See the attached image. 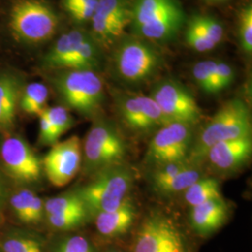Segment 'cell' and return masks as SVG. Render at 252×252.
Masks as SVG:
<instances>
[{
  "label": "cell",
  "mask_w": 252,
  "mask_h": 252,
  "mask_svg": "<svg viewBox=\"0 0 252 252\" xmlns=\"http://www.w3.org/2000/svg\"><path fill=\"white\" fill-rule=\"evenodd\" d=\"M4 201H5V189H4L2 182L0 181V212L2 210L3 205H4Z\"/></svg>",
  "instance_id": "38"
},
{
  "label": "cell",
  "mask_w": 252,
  "mask_h": 252,
  "mask_svg": "<svg viewBox=\"0 0 252 252\" xmlns=\"http://www.w3.org/2000/svg\"><path fill=\"white\" fill-rule=\"evenodd\" d=\"M191 162L189 160H182L177 162H165L153 166V171L151 174V181L153 188L156 191L162 187L166 182H168L178 175L180 172L188 167Z\"/></svg>",
  "instance_id": "25"
},
{
  "label": "cell",
  "mask_w": 252,
  "mask_h": 252,
  "mask_svg": "<svg viewBox=\"0 0 252 252\" xmlns=\"http://www.w3.org/2000/svg\"><path fill=\"white\" fill-rule=\"evenodd\" d=\"M39 142L42 145H54L52 130L45 111L39 115Z\"/></svg>",
  "instance_id": "35"
},
{
  "label": "cell",
  "mask_w": 252,
  "mask_h": 252,
  "mask_svg": "<svg viewBox=\"0 0 252 252\" xmlns=\"http://www.w3.org/2000/svg\"><path fill=\"white\" fill-rule=\"evenodd\" d=\"M44 111L50 123L53 141L55 144L58 139L72 127L74 120L67 108L62 106L47 108Z\"/></svg>",
  "instance_id": "23"
},
{
  "label": "cell",
  "mask_w": 252,
  "mask_h": 252,
  "mask_svg": "<svg viewBox=\"0 0 252 252\" xmlns=\"http://www.w3.org/2000/svg\"><path fill=\"white\" fill-rule=\"evenodd\" d=\"M200 164L190 163L188 167L180 172L168 182H166L162 187L157 190L162 195H171L180 192H184L190 187L194 182L203 178L205 175L203 170L199 166Z\"/></svg>",
  "instance_id": "22"
},
{
  "label": "cell",
  "mask_w": 252,
  "mask_h": 252,
  "mask_svg": "<svg viewBox=\"0 0 252 252\" xmlns=\"http://www.w3.org/2000/svg\"><path fill=\"white\" fill-rule=\"evenodd\" d=\"M58 24L57 13L42 0H16L9 10V29L23 42H44L54 36Z\"/></svg>",
  "instance_id": "6"
},
{
  "label": "cell",
  "mask_w": 252,
  "mask_h": 252,
  "mask_svg": "<svg viewBox=\"0 0 252 252\" xmlns=\"http://www.w3.org/2000/svg\"><path fill=\"white\" fill-rule=\"evenodd\" d=\"M57 252H94V249L87 238L74 235L65 238L59 245Z\"/></svg>",
  "instance_id": "33"
},
{
  "label": "cell",
  "mask_w": 252,
  "mask_h": 252,
  "mask_svg": "<svg viewBox=\"0 0 252 252\" xmlns=\"http://www.w3.org/2000/svg\"><path fill=\"white\" fill-rule=\"evenodd\" d=\"M133 252H191L189 239L174 218L154 210L145 217L134 238Z\"/></svg>",
  "instance_id": "7"
},
{
  "label": "cell",
  "mask_w": 252,
  "mask_h": 252,
  "mask_svg": "<svg viewBox=\"0 0 252 252\" xmlns=\"http://www.w3.org/2000/svg\"><path fill=\"white\" fill-rule=\"evenodd\" d=\"M185 22L178 0H135L131 8V25L135 35L164 41L176 36Z\"/></svg>",
  "instance_id": "2"
},
{
  "label": "cell",
  "mask_w": 252,
  "mask_h": 252,
  "mask_svg": "<svg viewBox=\"0 0 252 252\" xmlns=\"http://www.w3.org/2000/svg\"><path fill=\"white\" fill-rule=\"evenodd\" d=\"M194 136V125L168 123L154 133L147 150L146 161L154 166L187 160Z\"/></svg>",
  "instance_id": "9"
},
{
  "label": "cell",
  "mask_w": 252,
  "mask_h": 252,
  "mask_svg": "<svg viewBox=\"0 0 252 252\" xmlns=\"http://www.w3.org/2000/svg\"><path fill=\"white\" fill-rule=\"evenodd\" d=\"M134 180V172L124 162L96 173L92 181L81 187L77 193L89 215L94 217L120 207L128 198Z\"/></svg>",
  "instance_id": "3"
},
{
  "label": "cell",
  "mask_w": 252,
  "mask_h": 252,
  "mask_svg": "<svg viewBox=\"0 0 252 252\" xmlns=\"http://www.w3.org/2000/svg\"><path fill=\"white\" fill-rule=\"evenodd\" d=\"M162 64V55L158 50L140 38L123 40L114 54L116 73L128 84L138 85L152 80Z\"/></svg>",
  "instance_id": "8"
},
{
  "label": "cell",
  "mask_w": 252,
  "mask_h": 252,
  "mask_svg": "<svg viewBox=\"0 0 252 252\" xmlns=\"http://www.w3.org/2000/svg\"><path fill=\"white\" fill-rule=\"evenodd\" d=\"M83 1L84 0H63V7L65 8V9H70Z\"/></svg>",
  "instance_id": "37"
},
{
  "label": "cell",
  "mask_w": 252,
  "mask_h": 252,
  "mask_svg": "<svg viewBox=\"0 0 252 252\" xmlns=\"http://www.w3.org/2000/svg\"><path fill=\"white\" fill-rule=\"evenodd\" d=\"M1 158L13 180L25 184L39 180L42 163L24 139L17 136L6 138L1 148Z\"/></svg>",
  "instance_id": "13"
},
{
  "label": "cell",
  "mask_w": 252,
  "mask_h": 252,
  "mask_svg": "<svg viewBox=\"0 0 252 252\" xmlns=\"http://www.w3.org/2000/svg\"><path fill=\"white\" fill-rule=\"evenodd\" d=\"M238 38L244 53H252V6L247 4L238 15Z\"/></svg>",
  "instance_id": "26"
},
{
  "label": "cell",
  "mask_w": 252,
  "mask_h": 252,
  "mask_svg": "<svg viewBox=\"0 0 252 252\" xmlns=\"http://www.w3.org/2000/svg\"><path fill=\"white\" fill-rule=\"evenodd\" d=\"M150 96L170 122L188 123L195 126L202 118V111L196 100L179 81L165 79L157 82Z\"/></svg>",
  "instance_id": "11"
},
{
  "label": "cell",
  "mask_w": 252,
  "mask_h": 252,
  "mask_svg": "<svg viewBox=\"0 0 252 252\" xmlns=\"http://www.w3.org/2000/svg\"><path fill=\"white\" fill-rule=\"evenodd\" d=\"M2 251L3 252H44L38 241L24 235L7 237L2 243Z\"/></svg>",
  "instance_id": "28"
},
{
  "label": "cell",
  "mask_w": 252,
  "mask_h": 252,
  "mask_svg": "<svg viewBox=\"0 0 252 252\" xmlns=\"http://www.w3.org/2000/svg\"><path fill=\"white\" fill-rule=\"evenodd\" d=\"M208 2H212V3H218V2H222V1H226V0H206Z\"/></svg>",
  "instance_id": "39"
},
{
  "label": "cell",
  "mask_w": 252,
  "mask_h": 252,
  "mask_svg": "<svg viewBox=\"0 0 252 252\" xmlns=\"http://www.w3.org/2000/svg\"><path fill=\"white\" fill-rule=\"evenodd\" d=\"M35 196L36 194L33 191L23 189L11 197L10 205L20 220L29 223L30 209Z\"/></svg>",
  "instance_id": "29"
},
{
  "label": "cell",
  "mask_w": 252,
  "mask_h": 252,
  "mask_svg": "<svg viewBox=\"0 0 252 252\" xmlns=\"http://www.w3.org/2000/svg\"><path fill=\"white\" fill-rule=\"evenodd\" d=\"M89 217L88 214L73 213V214H59V215H49L47 216L50 224L54 228L59 230H71L81 224Z\"/></svg>",
  "instance_id": "30"
},
{
  "label": "cell",
  "mask_w": 252,
  "mask_h": 252,
  "mask_svg": "<svg viewBox=\"0 0 252 252\" xmlns=\"http://www.w3.org/2000/svg\"><path fill=\"white\" fill-rule=\"evenodd\" d=\"M44 211L47 216L73 213L89 215L83 201L77 192H70L47 200L44 203Z\"/></svg>",
  "instance_id": "21"
},
{
  "label": "cell",
  "mask_w": 252,
  "mask_h": 252,
  "mask_svg": "<svg viewBox=\"0 0 252 252\" xmlns=\"http://www.w3.org/2000/svg\"><path fill=\"white\" fill-rule=\"evenodd\" d=\"M44 213V203L38 196H35L29 214V223L36 222L41 220Z\"/></svg>",
  "instance_id": "36"
},
{
  "label": "cell",
  "mask_w": 252,
  "mask_h": 252,
  "mask_svg": "<svg viewBox=\"0 0 252 252\" xmlns=\"http://www.w3.org/2000/svg\"><path fill=\"white\" fill-rule=\"evenodd\" d=\"M199 23L207 35L216 45H219L224 37V27L222 24L209 15H197Z\"/></svg>",
  "instance_id": "31"
},
{
  "label": "cell",
  "mask_w": 252,
  "mask_h": 252,
  "mask_svg": "<svg viewBox=\"0 0 252 252\" xmlns=\"http://www.w3.org/2000/svg\"><path fill=\"white\" fill-rule=\"evenodd\" d=\"M81 162V139L73 135L53 145L41 163L50 182L55 187H63L77 175Z\"/></svg>",
  "instance_id": "12"
},
{
  "label": "cell",
  "mask_w": 252,
  "mask_h": 252,
  "mask_svg": "<svg viewBox=\"0 0 252 252\" xmlns=\"http://www.w3.org/2000/svg\"><path fill=\"white\" fill-rule=\"evenodd\" d=\"M21 96L18 79L10 74H0V131H9L16 119Z\"/></svg>",
  "instance_id": "17"
},
{
  "label": "cell",
  "mask_w": 252,
  "mask_h": 252,
  "mask_svg": "<svg viewBox=\"0 0 252 252\" xmlns=\"http://www.w3.org/2000/svg\"><path fill=\"white\" fill-rule=\"evenodd\" d=\"M217 61L207 60L195 63L192 67V77L196 84L207 94H212V81L215 74Z\"/></svg>",
  "instance_id": "27"
},
{
  "label": "cell",
  "mask_w": 252,
  "mask_h": 252,
  "mask_svg": "<svg viewBox=\"0 0 252 252\" xmlns=\"http://www.w3.org/2000/svg\"><path fill=\"white\" fill-rule=\"evenodd\" d=\"M97 3L98 0H84L83 2L66 10L75 21L86 22L93 18Z\"/></svg>",
  "instance_id": "34"
},
{
  "label": "cell",
  "mask_w": 252,
  "mask_h": 252,
  "mask_svg": "<svg viewBox=\"0 0 252 252\" xmlns=\"http://www.w3.org/2000/svg\"><path fill=\"white\" fill-rule=\"evenodd\" d=\"M49 98L47 86L40 82L28 84L20 96L19 106L29 115H40L45 110Z\"/></svg>",
  "instance_id": "20"
},
{
  "label": "cell",
  "mask_w": 252,
  "mask_h": 252,
  "mask_svg": "<svg viewBox=\"0 0 252 252\" xmlns=\"http://www.w3.org/2000/svg\"><path fill=\"white\" fill-rule=\"evenodd\" d=\"M127 151L126 140L115 124L108 119H96L83 145L85 174L93 177L108 167L124 163Z\"/></svg>",
  "instance_id": "4"
},
{
  "label": "cell",
  "mask_w": 252,
  "mask_h": 252,
  "mask_svg": "<svg viewBox=\"0 0 252 252\" xmlns=\"http://www.w3.org/2000/svg\"><path fill=\"white\" fill-rule=\"evenodd\" d=\"M220 185L214 178L203 177L184 191V199L190 207H195L212 199L221 198Z\"/></svg>",
  "instance_id": "19"
},
{
  "label": "cell",
  "mask_w": 252,
  "mask_h": 252,
  "mask_svg": "<svg viewBox=\"0 0 252 252\" xmlns=\"http://www.w3.org/2000/svg\"><path fill=\"white\" fill-rule=\"evenodd\" d=\"M90 36L81 30H71L63 34L44 56L43 61L46 66L62 70L66 61Z\"/></svg>",
  "instance_id": "18"
},
{
  "label": "cell",
  "mask_w": 252,
  "mask_h": 252,
  "mask_svg": "<svg viewBox=\"0 0 252 252\" xmlns=\"http://www.w3.org/2000/svg\"><path fill=\"white\" fill-rule=\"evenodd\" d=\"M117 252V251H111V252Z\"/></svg>",
  "instance_id": "40"
},
{
  "label": "cell",
  "mask_w": 252,
  "mask_h": 252,
  "mask_svg": "<svg viewBox=\"0 0 252 252\" xmlns=\"http://www.w3.org/2000/svg\"><path fill=\"white\" fill-rule=\"evenodd\" d=\"M54 85L63 103L83 116H95L103 106L104 85L95 71L62 70Z\"/></svg>",
  "instance_id": "5"
},
{
  "label": "cell",
  "mask_w": 252,
  "mask_h": 252,
  "mask_svg": "<svg viewBox=\"0 0 252 252\" xmlns=\"http://www.w3.org/2000/svg\"><path fill=\"white\" fill-rule=\"evenodd\" d=\"M116 108L125 126L137 135L155 133L171 123L150 95L120 94L116 97Z\"/></svg>",
  "instance_id": "10"
},
{
  "label": "cell",
  "mask_w": 252,
  "mask_h": 252,
  "mask_svg": "<svg viewBox=\"0 0 252 252\" xmlns=\"http://www.w3.org/2000/svg\"><path fill=\"white\" fill-rule=\"evenodd\" d=\"M249 135H252L250 108L242 99L229 100L219 108L198 135L194 136L188 160L200 164L213 145Z\"/></svg>",
  "instance_id": "1"
},
{
  "label": "cell",
  "mask_w": 252,
  "mask_h": 252,
  "mask_svg": "<svg viewBox=\"0 0 252 252\" xmlns=\"http://www.w3.org/2000/svg\"><path fill=\"white\" fill-rule=\"evenodd\" d=\"M252 152V135L213 145L205 160L217 171L232 172L248 162Z\"/></svg>",
  "instance_id": "14"
},
{
  "label": "cell",
  "mask_w": 252,
  "mask_h": 252,
  "mask_svg": "<svg viewBox=\"0 0 252 252\" xmlns=\"http://www.w3.org/2000/svg\"><path fill=\"white\" fill-rule=\"evenodd\" d=\"M229 208L221 198L212 199L192 207L189 221L196 234L207 236L218 231L228 219Z\"/></svg>",
  "instance_id": "15"
},
{
  "label": "cell",
  "mask_w": 252,
  "mask_h": 252,
  "mask_svg": "<svg viewBox=\"0 0 252 252\" xmlns=\"http://www.w3.org/2000/svg\"><path fill=\"white\" fill-rule=\"evenodd\" d=\"M136 217V208L129 198L114 210L101 212L94 218L98 233L108 237H116L131 228Z\"/></svg>",
  "instance_id": "16"
},
{
  "label": "cell",
  "mask_w": 252,
  "mask_h": 252,
  "mask_svg": "<svg viewBox=\"0 0 252 252\" xmlns=\"http://www.w3.org/2000/svg\"><path fill=\"white\" fill-rule=\"evenodd\" d=\"M234 69L229 63L224 62H217L215 68V78L213 83L214 94L220 93L228 88L234 81Z\"/></svg>",
  "instance_id": "32"
},
{
  "label": "cell",
  "mask_w": 252,
  "mask_h": 252,
  "mask_svg": "<svg viewBox=\"0 0 252 252\" xmlns=\"http://www.w3.org/2000/svg\"><path fill=\"white\" fill-rule=\"evenodd\" d=\"M185 38L187 44L198 53H207L213 50L216 44L204 33V30L199 23L197 15H193L188 21Z\"/></svg>",
  "instance_id": "24"
}]
</instances>
